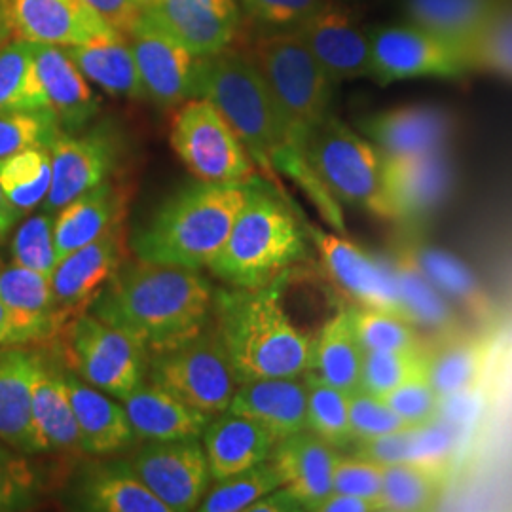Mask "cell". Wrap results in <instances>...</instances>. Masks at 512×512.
I'll list each match as a JSON object with an SVG mask.
<instances>
[{
	"mask_svg": "<svg viewBox=\"0 0 512 512\" xmlns=\"http://www.w3.org/2000/svg\"><path fill=\"white\" fill-rule=\"evenodd\" d=\"M213 298L215 287L200 270L128 258L88 311L150 357L205 329L213 321Z\"/></svg>",
	"mask_w": 512,
	"mask_h": 512,
	"instance_id": "1",
	"label": "cell"
},
{
	"mask_svg": "<svg viewBox=\"0 0 512 512\" xmlns=\"http://www.w3.org/2000/svg\"><path fill=\"white\" fill-rule=\"evenodd\" d=\"M279 285L281 281L264 289H215L213 323L239 384L298 378L310 368L313 338L283 308Z\"/></svg>",
	"mask_w": 512,
	"mask_h": 512,
	"instance_id": "2",
	"label": "cell"
},
{
	"mask_svg": "<svg viewBox=\"0 0 512 512\" xmlns=\"http://www.w3.org/2000/svg\"><path fill=\"white\" fill-rule=\"evenodd\" d=\"M198 97L215 105L232 126L256 167L274 179L283 173L293 183L311 173L304 152L289 141L270 90L247 50L226 48L205 55Z\"/></svg>",
	"mask_w": 512,
	"mask_h": 512,
	"instance_id": "3",
	"label": "cell"
},
{
	"mask_svg": "<svg viewBox=\"0 0 512 512\" xmlns=\"http://www.w3.org/2000/svg\"><path fill=\"white\" fill-rule=\"evenodd\" d=\"M255 181H198L184 186L131 238L133 253L156 264L190 270L207 268L228 238Z\"/></svg>",
	"mask_w": 512,
	"mask_h": 512,
	"instance_id": "4",
	"label": "cell"
},
{
	"mask_svg": "<svg viewBox=\"0 0 512 512\" xmlns=\"http://www.w3.org/2000/svg\"><path fill=\"white\" fill-rule=\"evenodd\" d=\"M306 258L308 241L293 211L266 184L255 181L207 268L228 287L264 289Z\"/></svg>",
	"mask_w": 512,
	"mask_h": 512,
	"instance_id": "5",
	"label": "cell"
},
{
	"mask_svg": "<svg viewBox=\"0 0 512 512\" xmlns=\"http://www.w3.org/2000/svg\"><path fill=\"white\" fill-rule=\"evenodd\" d=\"M247 54L270 90L291 145L304 152L306 135L330 114L332 80L294 29L260 33Z\"/></svg>",
	"mask_w": 512,
	"mask_h": 512,
	"instance_id": "6",
	"label": "cell"
},
{
	"mask_svg": "<svg viewBox=\"0 0 512 512\" xmlns=\"http://www.w3.org/2000/svg\"><path fill=\"white\" fill-rule=\"evenodd\" d=\"M304 156L336 202L387 219L385 156L372 141L329 114L306 135Z\"/></svg>",
	"mask_w": 512,
	"mask_h": 512,
	"instance_id": "7",
	"label": "cell"
},
{
	"mask_svg": "<svg viewBox=\"0 0 512 512\" xmlns=\"http://www.w3.org/2000/svg\"><path fill=\"white\" fill-rule=\"evenodd\" d=\"M147 368L148 382L213 418L228 410L239 385L213 321L181 344L150 355Z\"/></svg>",
	"mask_w": 512,
	"mask_h": 512,
	"instance_id": "8",
	"label": "cell"
},
{
	"mask_svg": "<svg viewBox=\"0 0 512 512\" xmlns=\"http://www.w3.org/2000/svg\"><path fill=\"white\" fill-rule=\"evenodd\" d=\"M171 147L186 169L203 183H251L256 165L236 131L215 105L194 97L179 105L171 122Z\"/></svg>",
	"mask_w": 512,
	"mask_h": 512,
	"instance_id": "9",
	"label": "cell"
},
{
	"mask_svg": "<svg viewBox=\"0 0 512 512\" xmlns=\"http://www.w3.org/2000/svg\"><path fill=\"white\" fill-rule=\"evenodd\" d=\"M63 332L67 366L84 382L122 403L143 382L147 353L122 330L86 311L74 317Z\"/></svg>",
	"mask_w": 512,
	"mask_h": 512,
	"instance_id": "10",
	"label": "cell"
},
{
	"mask_svg": "<svg viewBox=\"0 0 512 512\" xmlns=\"http://www.w3.org/2000/svg\"><path fill=\"white\" fill-rule=\"evenodd\" d=\"M370 78L389 86L414 78L467 76L458 44L435 37L412 23L380 25L368 31Z\"/></svg>",
	"mask_w": 512,
	"mask_h": 512,
	"instance_id": "11",
	"label": "cell"
},
{
	"mask_svg": "<svg viewBox=\"0 0 512 512\" xmlns=\"http://www.w3.org/2000/svg\"><path fill=\"white\" fill-rule=\"evenodd\" d=\"M122 154V137L109 122L78 133L61 131L50 145L52 184L42 211L55 215L78 196L114 179Z\"/></svg>",
	"mask_w": 512,
	"mask_h": 512,
	"instance_id": "12",
	"label": "cell"
},
{
	"mask_svg": "<svg viewBox=\"0 0 512 512\" xmlns=\"http://www.w3.org/2000/svg\"><path fill=\"white\" fill-rule=\"evenodd\" d=\"M128 465L171 512L198 511L209 490L211 471L198 437L148 440Z\"/></svg>",
	"mask_w": 512,
	"mask_h": 512,
	"instance_id": "13",
	"label": "cell"
},
{
	"mask_svg": "<svg viewBox=\"0 0 512 512\" xmlns=\"http://www.w3.org/2000/svg\"><path fill=\"white\" fill-rule=\"evenodd\" d=\"M129 258L124 224L114 226L92 243L63 256L50 275L57 323L63 329L90 310L95 298Z\"/></svg>",
	"mask_w": 512,
	"mask_h": 512,
	"instance_id": "14",
	"label": "cell"
},
{
	"mask_svg": "<svg viewBox=\"0 0 512 512\" xmlns=\"http://www.w3.org/2000/svg\"><path fill=\"white\" fill-rule=\"evenodd\" d=\"M128 38L148 101L173 109L198 97L205 55L190 52L145 18L133 25Z\"/></svg>",
	"mask_w": 512,
	"mask_h": 512,
	"instance_id": "15",
	"label": "cell"
},
{
	"mask_svg": "<svg viewBox=\"0 0 512 512\" xmlns=\"http://www.w3.org/2000/svg\"><path fill=\"white\" fill-rule=\"evenodd\" d=\"M141 18L198 55L232 48L243 27L238 0H143Z\"/></svg>",
	"mask_w": 512,
	"mask_h": 512,
	"instance_id": "16",
	"label": "cell"
},
{
	"mask_svg": "<svg viewBox=\"0 0 512 512\" xmlns=\"http://www.w3.org/2000/svg\"><path fill=\"white\" fill-rule=\"evenodd\" d=\"M308 236L313 239L330 279L357 306L403 313L391 262H380L349 239L325 234L313 226H308Z\"/></svg>",
	"mask_w": 512,
	"mask_h": 512,
	"instance_id": "17",
	"label": "cell"
},
{
	"mask_svg": "<svg viewBox=\"0 0 512 512\" xmlns=\"http://www.w3.org/2000/svg\"><path fill=\"white\" fill-rule=\"evenodd\" d=\"M332 84L370 78V42L346 6L325 0L296 29Z\"/></svg>",
	"mask_w": 512,
	"mask_h": 512,
	"instance_id": "18",
	"label": "cell"
},
{
	"mask_svg": "<svg viewBox=\"0 0 512 512\" xmlns=\"http://www.w3.org/2000/svg\"><path fill=\"white\" fill-rule=\"evenodd\" d=\"M10 35L35 44L76 46L112 31L86 0H2Z\"/></svg>",
	"mask_w": 512,
	"mask_h": 512,
	"instance_id": "19",
	"label": "cell"
},
{
	"mask_svg": "<svg viewBox=\"0 0 512 512\" xmlns=\"http://www.w3.org/2000/svg\"><path fill=\"white\" fill-rule=\"evenodd\" d=\"M454 169L446 150L385 158L384 196L387 220H421L431 215L452 190Z\"/></svg>",
	"mask_w": 512,
	"mask_h": 512,
	"instance_id": "20",
	"label": "cell"
},
{
	"mask_svg": "<svg viewBox=\"0 0 512 512\" xmlns=\"http://www.w3.org/2000/svg\"><path fill=\"white\" fill-rule=\"evenodd\" d=\"M452 116L433 105L380 110L359 122V129L385 158H412L444 150L452 137Z\"/></svg>",
	"mask_w": 512,
	"mask_h": 512,
	"instance_id": "21",
	"label": "cell"
},
{
	"mask_svg": "<svg viewBox=\"0 0 512 512\" xmlns=\"http://www.w3.org/2000/svg\"><path fill=\"white\" fill-rule=\"evenodd\" d=\"M336 458V448L304 429L279 440L268 459L279 478V488L291 495L302 511H313L332 492Z\"/></svg>",
	"mask_w": 512,
	"mask_h": 512,
	"instance_id": "22",
	"label": "cell"
},
{
	"mask_svg": "<svg viewBox=\"0 0 512 512\" xmlns=\"http://www.w3.org/2000/svg\"><path fill=\"white\" fill-rule=\"evenodd\" d=\"M67 365L38 351L33 378V444L42 452H82L67 385Z\"/></svg>",
	"mask_w": 512,
	"mask_h": 512,
	"instance_id": "23",
	"label": "cell"
},
{
	"mask_svg": "<svg viewBox=\"0 0 512 512\" xmlns=\"http://www.w3.org/2000/svg\"><path fill=\"white\" fill-rule=\"evenodd\" d=\"M35 67L48 107L61 129L78 133L88 128L101 110V101L67 50L55 44H35Z\"/></svg>",
	"mask_w": 512,
	"mask_h": 512,
	"instance_id": "24",
	"label": "cell"
},
{
	"mask_svg": "<svg viewBox=\"0 0 512 512\" xmlns=\"http://www.w3.org/2000/svg\"><path fill=\"white\" fill-rule=\"evenodd\" d=\"M228 412L262 425L275 442L308 429V387L298 378H264L239 384Z\"/></svg>",
	"mask_w": 512,
	"mask_h": 512,
	"instance_id": "25",
	"label": "cell"
},
{
	"mask_svg": "<svg viewBox=\"0 0 512 512\" xmlns=\"http://www.w3.org/2000/svg\"><path fill=\"white\" fill-rule=\"evenodd\" d=\"M65 376L82 452L90 456H110L128 450L137 437L124 404L112 401L110 395L84 382L69 366Z\"/></svg>",
	"mask_w": 512,
	"mask_h": 512,
	"instance_id": "26",
	"label": "cell"
},
{
	"mask_svg": "<svg viewBox=\"0 0 512 512\" xmlns=\"http://www.w3.org/2000/svg\"><path fill=\"white\" fill-rule=\"evenodd\" d=\"M128 200L126 188L110 179L57 211L54 239L59 260L124 224Z\"/></svg>",
	"mask_w": 512,
	"mask_h": 512,
	"instance_id": "27",
	"label": "cell"
},
{
	"mask_svg": "<svg viewBox=\"0 0 512 512\" xmlns=\"http://www.w3.org/2000/svg\"><path fill=\"white\" fill-rule=\"evenodd\" d=\"M38 349L0 348V440L21 454H35L33 378Z\"/></svg>",
	"mask_w": 512,
	"mask_h": 512,
	"instance_id": "28",
	"label": "cell"
},
{
	"mask_svg": "<svg viewBox=\"0 0 512 512\" xmlns=\"http://www.w3.org/2000/svg\"><path fill=\"white\" fill-rule=\"evenodd\" d=\"M137 439L173 440L202 437L213 416L184 403L167 389L141 382L124 401Z\"/></svg>",
	"mask_w": 512,
	"mask_h": 512,
	"instance_id": "29",
	"label": "cell"
},
{
	"mask_svg": "<svg viewBox=\"0 0 512 512\" xmlns=\"http://www.w3.org/2000/svg\"><path fill=\"white\" fill-rule=\"evenodd\" d=\"M0 300L12 313L18 346L52 340L61 332L50 277L16 262L0 268Z\"/></svg>",
	"mask_w": 512,
	"mask_h": 512,
	"instance_id": "30",
	"label": "cell"
},
{
	"mask_svg": "<svg viewBox=\"0 0 512 512\" xmlns=\"http://www.w3.org/2000/svg\"><path fill=\"white\" fill-rule=\"evenodd\" d=\"M202 437L213 480L236 475L266 461L277 444L262 425L228 410L209 421Z\"/></svg>",
	"mask_w": 512,
	"mask_h": 512,
	"instance_id": "31",
	"label": "cell"
},
{
	"mask_svg": "<svg viewBox=\"0 0 512 512\" xmlns=\"http://www.w3.org/2000/svg\"><path fill=\"white\" fill-rule=\"evenodd\" d=\"M65 50L71 55L80 73L103 92L118 99H147L135 55L126 35L112 29L84 44L67 46Z\"/></svg>",
	"mask_w": 512,
	"mask_h": 512,
	"instance_id": "32",
	"label": "cell"
},
{
	"mask_svg": "<svg viewBox=\"0 0 512 512\" xmlns=\"http://www.w3.org/2000/svg\"><path fill=\"white\" fill-rule=\"evenodd\" d=\"M456 435L450 421L440 418L420 425H408L397 433L353 444V456L382 465L393 463H452Z\"/></svg>",
	"mask_w": 512,
	"mask_h": 512,
	"instance_id": "33",
	"label": "cell"
},
{
	"mask_svg": "<svg viewBox=\"0 0 512 512\" xmlns=\"http://www.w3.org/2000/svg\"><path fill=\"white\" fill-rule=\"evenodd\" d=\"M365 349L361 346L351 310L336 311L313 338L308 374L346 393L359 389Z\"/></svg>",
	"mask_w": 512,
	"mask_h": 512,
	"instance_id": "34",
	"label": "cell"
},
{
	"mask_svg": "<svg viewBox=\"0 0 512 512\" xmlns=\"http://www.w3.org/2000/svg\"><path fill=\"white\" fill-rule=\"evenodd\" d=\"M404 247L423 275L452 306L456 304L461 310L467 311L478 323L494 319V304L482 291L475 274L458 256L433 245H423L421 241L404 243Z\"/></svg>",
	"mask_w": 512,
	"mask_h": 512,
	"instance_id": "35",
	"label": "cell"
},
{
	"mask_svg": "<svg viewBox=\"0 0 512 512\" xmlns=\"http://www.w3.org/2000/svg\"><path fill=\"white\" fill-rule=\"evenodd\" d=\"M492 344L486 336L452 334L429 351L427 380L440 401L467 393L482 376Z\"/></svg>",
	"mask_w": 512,
	"mask_h": 512,
	"instance_id": "36",
	"label": "cell"
},
{
	"mask_svg": "<svg viewBox=\"0 0 512 512\" xmlns=\"http://www.w3.org/2000/svg\"><path fill=\"white\" fill-rule=\"evenodd\" d=\"M78 503L92 512H171L128 463L95 467L78 486Z\"/></svg>",
	"mask_w": 512,
	"mask_h": 512,
	"instance_id": "37",
	"label": "cell"
},
{
	"mask_svg": "<svg viewBox=\"0 0 512 512\" xmlns=\"http://www.w3.org/2000/svg\"><path fill=\"white\" fill-rule=\"evenodd\" d=\"M391 268L397 277L403 313L418 329L431 330L440 338L461 332L454 306L423 275L404 245L393 256Z\"/></svg>",
	"mask_w": 512,
	"mask_h": 512,
	"instance_id": "38",
	"label": "cell"
},
{
	"mask_svg": "<svg viewBox=\"0 0 512 512\" xmlns=\"http://www.w3.org/2000/svg\"><path fill=\"white\" fill-rule=\"evenodd\" d=\"M448 463H393L385 465L380 511H431L446 490Z\"/></svg>",
	"mask_w": 512,
	"mask_h": 512,
	"instance_id": "39",
	"label": "cell"
},
{
	"mask_svg": "<svg viewBox=\"0 0 512 512\" xmlns=\"http://www.w3.org/2000/svg\"><path fill=\"white\" fill-rule=\"evenodd\" d=\"M503 0H406V21L461 46L490 19Z\"/></svg>",
	"mask_w": 512,
	"mask_h": 512,
	"instance_id": "40",
	"label": "cell"
},
{
	"mask_svg": "<svg viewBox=\"0 0 512 512\" xmlns=\"http://www.w3.org/2000/svg\"><path fill=\"white\" fill-rule=\"evenodd\" d=\"M50 109L35 67V42L12 38L0 46V114Z\"/></svg>",
	"mask_w": 512,
	"mask_h": 512,
	"instance_id": "41",
	"label": "cell"
},
{
	"mask_svg": "<svg viewBox=\"0 0 512 512\" xmlns=\"http://www.w3.org/2000/svg\"><path fill=\"white\" fill-rule=\"evenodd\" d=\"M467 74L499 76L512 82V2L503 0L473 37L459 46Z\"/></svg>",
	"mask_w": 512,
	"mask_h": 512,
	"instance_id": "42",
	"label": "cell"
},
{
	"mask_svg": "<svg viewBox=\"0 0 512 512\" xmlns=\"http://www.w3.org/2000/svg\"><path fill=\"white\" fill-rule=\"evenodd\" d=\"M50 184V148H27L0 160V186L21 215L35 211L44 203Z\"/></svg>",
	"mask_w": 512,
	"mask_h": 512,
	"instance_id": "43",
	"label": "cell"
},
{
	"mask_svg": "<svg viewBox=\"0 0 512 512\" xmlns=\"http://www.w3.org/2000/svg\"><path fill=\"white\" fill-rule=\"evenodd\" d=\"M308 387V429L332 448L353 446L349 427V393L304 374Z\"/></svg>",
	"mask_w": 512,
	"mask_h": 512,
	"instance_id": "44",
	"label": "cell"
},
{
	"mask_svg": "<svg viewBox=\"0 0 512 512\" xmlns=\"http://www.w3.org/2000/svg\"><path fill=\"white\" fill-rule=\"evenodd\" d=\"M351 321L365 351H410L425 346L418 327L399 311L355 306Z\"/></svg>",
	"mask_w": 512,
	"mask_h": 512,
	"instance_id": "45",
	"label": "cell"
},
{
	"mask_svg": "<svg viewBox=\"0 0 512 512\" xmlns=\"http://www.w3.org/2000/svg\"><path fill=\"white\" fill-rule=\"evenodd\" d=\"M279 488V478L270 459L236 475L215 480L207 490L198 511L241 512L247 511L255 501Z\"/></svg>",
	"mask_w": 512,
	"mask_h": 512,
	"instance_id": "46",
	"label": "cell"
},
{
	"mask_svg": "<svg viewBox=\"0 0 512 512\" xmlns=\"http://www.w3.org/2000/svg\"><path fill=\"white\" fill-rule=\"evenodd\" d=\"M429 351V346L410 351H365L359 389L384 397L412 376L427 370Z\"/></svg>",
	"mask_w": 512,
	"mask_h": 512,
	"instance_id": "47",
	"label": "cell"
},
{
	"mask_svg": "<svg viewBox=\"0 0 512 512\" xmlns=\"http://www.w3.org/2000/svg\"><path fill=\"white\" fill-rule=\"evenodd\" d=\"M63 129L52 109L12 110L0 114V160L27 148L54 143Z\"/></svg>",
	"mask_w": 512,
	"mask_h": 512,
	"instance_id": "48",
	"label": "cell"
},
{
	"mask_svg": "<svg viewBox=\"0 0 512 512\" xmlns=\"http://www.w3.org/2000/svg\"><path fill=\"white\" fill-rule=\"evenodd\" d=\"M54 217L52 213L40 211L23 220L12 241V256L19 266L50 277L59 256L55 249Z\"/></svg>",
	"mask_w": 512,
	"mask_h": 512,
	"instance_id": "49",
	"label": "cell"
},
{
	"mask_svg": "<svg viewBox=\"0 0 512 512\" xmlns=\"http://www.w3.org/2000/svg\"><path fill=\"white\" fill-rule=\"evenodd\" d=\"M349 427L353 444L378 439L389 433H397L408 423L397 416L382 397L355 389L349 393Z\"/></svg>",
	"mask_w": 512,
	"mask_h": 512,
	"instance_id": "50",
	"label": "cell"
},
{
	"mask_svg": "<svg viewBox=\"0 0 512 512\" xmlns=\"http://www.w3.org/2000/svg\"><path fill=\"white\" fill-rule=\"evenodd\" d=\"M325 0H238L243 21L262 33L291 31L323 6Z\"/></svg>",
	"mask_w": 512,
	"mask_h": 512,
	"instance_id": "51",
	"label": "cell"
},
{
	"mask_svg": "<svg viewBox=\"0 0 512 512\" xmlns=\"http://www.w3.org/2000/svg\"><path fill=\"white\" fill-rule=\"evenodd\" d=\"M385 404L408 425H420L439 418L440 399L421 372L382 397Z\"/></svg>",
	"mask_w": 512,
	"mask_h": 512,
	"instance_id": "52",
	"label": "cell"
},
{
	"mask_svg": "<svg viewBox=\"0 0 512 512\" xmlns=\"http://www.w3.org/2000/svg\"><path fill=\"white\" fill-rule=\"evenodd\" d=\"M384 469L385 465L370 459L338 456L334 463L332 490L342 494L357 495L368 501H374L378 505L380 494H382ZM378 511H380V505H378Z\"/></svg>",
	"mask_w": 512,
	"mask_h": 512,
	"instance_id": "53",
	"label": "cell"
},
{
	"mask_svg": "<svg viewBox=\"0 0 512 512\" xmlns=\"http://www.w3.org/2000/svg\"><path fill=\"white\" fill-rule=\"evenodd\" d=\"M19 454L0 440V511L21 509L31 501L35 473Z\"/></svg>",
	"mask_w": 512,
	"mask_h": 512,
	"instance_id": "54",
	"label": "cell"
},
{
	"mask_svg": "<svg viewBox=\"0 0 512 512\" xmlns=\"http://www.w3.org/2000/svg\"><path fill=\"white\" fill-rule=\"evenodd\" d=\"M110 27L128 37L143 16V0H86Z\"/></svg>",
	"mask_w": 512,
	"mask_h": 512,
	"instance_id": "55",
	"label": "cell"
},
{
	"mask_svg": "<svg viewBox=\"0 0 512 512\" xmlns=\"http://www.w3.org/2000/svg\"><path fill=\"white\" fill-rule=\"evenodd\" d=\"M313 511L317 512H374L378 511V505L374 501H368L357 495L342 494V492H330Z\"/></svg>",
	"mask_w": 512,
	"mask_h": 512,
	"instance_id": "56",
	"label": "cell"
},
{
	"mask_svg": "<svg viewBox=\"0 0 512 512\" xmlns=\"http://www.w3.org/2000/svg\"><path fill=\"white\" fill-rule=\"evenodd\" d=\"M249 512H289V511H302L300 505L294 501L291 495L287 494L285 490L277 488L274 492L260 497L255 501L249 509Z\"/></svg>",
	"mask_w": 512,
	"mask_h": 512,
	"instance_id": "57",
	"label": "cell"
},
{
	"mask_svg": "<svg viewBox=\"0 0 512 512\" xmlns=\"http://www.w3.org/2000/svg\"><path fill=\"white\" fill-rule=\"evenodd\" d=\"M21 219V213L14 207V203L8 200L0 186V238H4Z\"/></svg>",
	"mask_w": 512,
	"mask_h": 512,
	"instance_id": "58",
	"label": "cell"
},
{
	"mask_svg": "<svg viewBox=\"0 0 512 512\" xmlns=\"http://www.w3.org/2000/svg\"><path fill=\"white\" fill-rule=\"evenodd\" d=\"M2 346H18V342H16V329H14L12 313L0 300V348Z\"/></svg>",
	"mask_w": 512,
	"mask_h": 512,
	"instance_id": "59",
	"label": "cell"
},
{
	"mask_svg": "<svg viewBox=\"0 0 512 512\" xmlns=\"http://www.w3.org/2000/svg\"><path fill=\"white\" fill-rule=\"evenodd\" d=\"M8 37H10V27H8V21H6L4 10H2V0H0V46L6 42Z\"/></svg>",
	"mask_w": 512,
	"mask_h": 512,
	"instance_id": "60",
	"label": "cell"
},
{
	"mask_svg": "<svg viewBox=\"0 0 512 512\" xmlns=\"http://www.w3.org/2000/svg\"><path fill=\"white\" fill-rule=\"evenodd\" d=\"M0 268H2V266H0Z\"/></svg>",
	"mask_w": 512,
	"mask_h": 512,
	"instance_id": "61",
	"label": "cell"
}]
</instances>
